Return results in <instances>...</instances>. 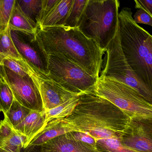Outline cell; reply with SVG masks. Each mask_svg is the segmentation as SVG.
<instances>
[{
    "instance_id": "obj_25",
    "label": "cell",
    "mask_w": 152,
    "mask_h": 152,
    "mask_svg": "<svg viewBox=\"0 0 152 152\" xmlns=\"http://www.w3.org/2000/svg\"><path fill=\"white\" fill-rule=\"evenodd\" d=\"M14 99L11 89L0 76V109L4 114L9 111Z\"/></svg>"
},
{
    "instance_id": "obj_7",
    "label": "cell",
    "mask_w": 152,
    "mask_h": 152,
    "mask_svg": "<svg viewBox=\"0 0 152 152\" xmlns=\"http://www.w3.org/2000/svg\"><path fill=\"white\" fill-rule=\"evenodd\" d=\"M48 76L74 93L91 91L97 79L86 69L61 55L48 56Z\"/></svg>"
},
{
    "instance_id": "obj_1",
    "label": "cell",
    "mask_w": 152,
    "mask_h": 152,
    "mask_svg": "<svg viewBox=\"0 0 152 152\" xmlns=\"http://www.w3.org/2000/svg\"><path fill=\"white\" fill-rule=\"evenodd\" d=\"M61 121L71 132L87 133L97 141L107 139L120 140L131 119L108 100L89 91L80 96L72 113Z\"/></svg>"
},
{
    "instance_id": "obj_19",
    "label": "cell",
    "mask_w": 152,
    "mask_h": 152,
    "mask_svg": "<svg viewBox=\"0 0 152 152\" xmlns=\"http://www.w3.org/2000/svg\"><path fill=\"white\" fill-rule=\"evenodd\" d=\"M88 0H73L64 26L78 28Z\"/></svg>"
},
{
    "instance_id": "obj_16",
    "label": "cell",
    "mask_w": 152,
    "mask_h": 152,
    "mask_svg": "<svg viewBox=\"0 0 152 152\" xmlns=\"http://www.w3.org/2000/svg\"><path fill=\"white\" fill-rule=\"evenodd\" d=\"M73 2V0H58L40 24L38 28L43 29L64 25Z\"/></svg>"
},
{
    "instance_id": "obj_5",
    "label": "cell",
    "mask_w": 152,
    "mask_h": 152,
    "mask_svg": "<svg viewBox=\"0 0 152 152\" xmlns=\"http://www.w3.org/2000/svg\"><path fill=\"white\" fill-rule=\"evenodd\" d=\"M91 92L111 102L131 119L152 120V104L115 78L99 75Z\"/></svg>"
},
{
    "instance_id": "obj_22",
    "label": "cell",
    "mask_w": 152,
    "mask_h": 152,
    "mask_svg": "<svg viewBox=\"0 0 152 152\" xmlns=\"http://www.w3.org/2000/svg\"><path fill=\"white\" fill-rule=\"evenodd\" d=\"M96 147L104 152H139L123 145L120 140L107 139L97 140Z\"/></svg>"
},
{
    "instance_id": "obj_13",
    "label": "cell",
    "mask_w": 152,
    "mask_h": 152,
    "mask_svg": "<svg viewBox=\"0 0 152 152\" xmlns=\"http://www.w3.org/2000/svg\"><path fill=\"white\" fill-rule=\"evenodd\" d=\"M46 113L31 111L22 122L14 127L15 130L25 137L24 149H26L32 140L46 126Z\"/></svg>"
},
{
    "instance_id": "obj_12",
    "label": "cell",
    "mask_w": 152,
    "mask_h": 152,
    "mask_svg": "<svg viewBox=\"0 0 152 152\" xmlns=\"http://www.w3.org/2000/svg\"><path fill=\"white\" fill-rule=\"evenodd\" d=\"M39 147V152H100L77 139L71 132L56 137Z\"/></svg>"
},
{
    "instance_id": "obj_2",
    "label": "cell",
    "mask_w": 152,
    "mask_h": 152,
    "mask_svg": "<svg viewBox=\"0 0 152 152\" xmlns=\"http://www.w3.org/2000/svg\"><path fill=\"white\" fill-rule=\"evenodd\" d=\"M36 40L47 55H61L82 66L98 79L105 50L79 28L54 26L39 29Z\"/></svg>"
},
{
    "instance_id": "obj_23",
    "label": "cell",
    "mask_w": 152,
    "mask_h": 152,
    "mask_svg": "<svg viewBox=\"0 0 152 152\" xmlns=\"http://www.w3.org/2000/svg\"><path fill=\"white\" fill-rule=\"evenodd\" d=\"M0 53L23 59L13 43L9 27L0 33Z\"/></svg>"
},
{
    "instance_id": "obj_21",
    "label": "cell",
    "mask_w": 152,
    "mask_h": 152,
    "mask_svg": "<svg viewBox=\"0 0 152 152\" xmlns=\"http://www.w3.org/2000/svg\"><path fill=\"white\" fill-rule=\"evenodd\" d=\"M31 111L15 99L9 111L4 114V116L10 124L15 127L23 121Z\"/></svg>"
},
{
    "instance_id": "obj_29",
    "label": "cell",
    "mask_w": 152,
    "mask_h": 152,
    "mask_svg": "<svg viewBox=\"0 0 152 152\" xmlns=\"http://www.w3.org/2000/svg\"><path fill=\"white\" fill-rule=\"evenodd\" d=\"M135 8L145 10L152 15V0H135Z\"/></svg>"
},
{
    "instance_id": "obj_32",
    "label": "cell",
    "mask_w": 152,
    "mask_h": 152,
    "mask_svg": "<svg viewBox=\"0 0 152 152\" xmlns=\"http://www.w3.org/2000/svg\"><path fill=\"white\" fill-rule=\"evenodd\" d=\"M100 152H101V151H100Z\"/></svg>"
},
{
    "instance_id": "obj_17",
    "label": "cell",
    "mask_w": 152,
    "mask_h": 152,
    "mask_svg": "<svg viewBox=\"0 0 152 152\" xmlns=\"http://www.w3.org/2000/svg\"><path fill=\"white\" fill-rule=\"evenodd\" d=\"M9 27L11 31L21 32L32 35L36 34L38 29L37 25L22 11L17 3L16 0Z\"/></svg>"
},
{
    "instance_id": "obj_30",
    "label": "cell",
    "mask_w": 152,
    "mask_h": 152,
    "mask_svg": "<svg viewBox=\"0 0 152 152\" xmlns=\"http://www.w3.org/2000/svg\"><path fill=\"white\" fill-rule=\"evenodd\" d=\"M25 152H39V151H37L36 150V147H34L29 148H26Z\"/></svg>"
},
{
    "instance_id": "obj_9",
    "label": "cell",
    "mask_w": 152,
    "mask_h": 152,
    "mask_svg": "<svg viewBox=\"0 0 152 152\" xmlns=\"http://www.w3.org/2000/svg\"><path fill=\"white\" fill-rule=\"evenodd\" d=\"M31 77L39 89L45 112L64 104L74 97L82 95L70 91L38 70H35Z\"/></svg>"
},
{
    "instance_id": "obj_20",
    "label": "cell",
    "mask_w": 152,
    "mask_h": 152,
    "mask_svg": "<svg viewBox=\"0 0 152 152\" xmlns=\"http://www.w3.org/2000/svg\"><path fill=\"white\" fill-rule=\"evenodd\" d=\"M42 0H16L23 12L39 27Z\"/></svg>"
},
{
    "instance_id": "obj_15",
    "label": "cell",
    "mask_w": 152,
    "mask_h": 152,
    "mask_svg": "<svg viewBox=\"0 0 152 152\" xmlns=\"http://www.w3.org/2000/svg\"><path fill=\"white\" fill-rule=\"evenodd\" d=\"M69 132L71 131L63 125L61 119L50 120L32 140L26 148L40 146L52 139Z\"/></svg>"
},
{
    "instance_id": "obj_6",
    "label": "cell",
    "mask_w": 152,
    "mask_h": 152,
    "mask_svg": "<svg viewBox=\"0 0 152 152\" xmlns=\"http://www.w3.org/2000/svg\"><path fill=\"white\" fill-rule=\"evenodd\" d=\"M101 75L115 78L133 88L146 100L152 104V90L137 76L130 67L122 50L119 28L106 48Z\"/></svg>"
},
{
    "instance_id": "obj_10",
    "label": "cell",
    "mask_w": 152,
    "mask_h": 152,
    "mask_svg": "<svg viewBox=\"0 0 152 152\" xmlns=\"http://www.w3.org/2000/svg\"><path fill=\"white\" fill-rule=\"evenodd\" d=\"M10 34L13 43L23 58L48 75V56L38 44L35 35L11 31Z\"/></svg>"
},
{
    "instance_id": "obj_8",
    "label": "cell",
    "mask_w": 152,
    "mask_h": 152,
    "mask_svg": "<svg viewBox=\"0 0 152 152\" xmlns=\"http://www.w3.org/2000/svg\"><path fill=\"white\" fill-rule=\"evenodd\" d=\"M0 76L7 83L19 104L31 111L45 112L39 89L31 76H20L1 66Z\"/></svg>"
},
{
    "instance_id": "obj_18",
    "label": "cell",
    "mask_w": 152,
    "mask_h": 152,
    "mask_svg": "<svg viewBox=\"0 0 152 152\" xmlns=\"http://www.w3.org/2000/svg\"><path fill=\"white\" fill-rule=\"evenodd\" d=\"M80 96L74 97L64 104L45 112L46 124L53 119H63L70 115L78 105Z\"/></svg>"
},
{
    "instance_id": "obj_4",
    "label": "cell",
    "mask_w": 152,
    "mask_h": 152,
    "mask_svg": "<svg viewBox=\"0 0 152 152\" xmlns=\"http://www.w3.org/2000/svg\"><path fill=\"white\" fill-rule=\"evenodd\" d=\"M118 0H88L78 28L105 50L118 29Z\"/></svg>"
},
{
    "instance_id": "obj_28",
    "label": "cell",
    "mask_w": 152,
    "mask_h": 152,
    "mask_svg": "<svg viewBox=\"0 0 152 152\" xmlns=\"http://www.w3.org/2000/svg\"><path fill=\"white\" fill-rule=\"evenodd\" d=\"M71 132L76 138L80 140V141L90 145L93 147L96 148V140L90 135L84 132Z\"/></svg>"
},
{
    "instance_id": "obj_14",
    "label": "cell",
    "mask_w": 152,
    "mask_h": 152,
    "mask_svg": "<svg viewBox=\"0 0 152 152\" xmlns=\"http://www.w3.org/2000/svg\"><path fill=\"white\" fill-rule=\"evenodd\" d=\"M25 137L18 134L6 117L0 125V152H21Z\"/></svg>"
},
{
    "instance_id": "obj_27",
    "label": "cell",
    "mask_w": 152,
    "mask_h": 152,
    "mask_svg": "<svg viewBox=\"0 0 152 152\" xmlns=\"http://www.w3.org/2000/svg\"><path fill=\"white\" fill-rule=\"evenodd\" d=\"M58 1V0H42L39 26Z\"/></svg>"
},
{
    "instance_id": "obj_33",
    "label": "cell",
    "mask_w": 152,
    "mask_h": 152,
    "mask_svg": "<svg viewBox=\"0 0 152 152\" xmlns=\"http://www.w3.org/2000/svg\"><path fill=\"white\" fill-rule=\"evenodd\" d=\"M0 110H1V109H0Z\"/></svg>"
},
{
    "instance_id": "obj_24",
    "label": "cell",
    "mask_w": 152,
    "mask_h": 152,
    "mask_svg": "<svg viewBox=\"0 0 152 152\" xmlns=\"http://www.w3.org/2000/svg\"><path fill=\"white\" fill-rule=\"evenodd\" d=\"M16 0H0V33L9 27Z\"/></svg>"
},
{
    "instance_id": "obj_3",
    "label": "cell",
    "mask_w": 152,
    "mask_h": 152,
    "mask_svg": "<svg viewBox=\"0 0 152 152\" xmlns=\"http://www.w3.org/2000/svg\"><path fill=\"white\" fill-rule=\"evenodd\" d=\"M122 50L137 76L152 90V36L133 20L131 9L124 7L118 16Z\"/></svg>"
},
{
    "instance_id": "obj_11",
    "label": "cell",
    "mask_w": 152,
    "mask_h": 152,
    "mask_svg": "<svg viewBox=\"0 0 152 152\" xmlns=\"http://www.w3.org/2000/svg\"><path fill=\"white\" fill-rule=\"evenodd\" d=\"M152 120L131 119L120 142L139 152H152Z\"/></svg>"
},
{
    "instance_id": "obj_31",
    "label": "cell",
    "mask_w": 152,
    "mask_h": 152,
    "mask_svg": "<svg viewBox=\"0 0 152 152\" xmlns=\"http://www.w3.org/2000/svg\"><path fill=\"white\" fill-rule=\"evenodd\" d=\"M1 111L0 110V113H1ZM1 121H0V125H1Z\"/></svg>"
},
{
    "instance_id": "obj_26",
    "label": "cell",
    "mask_w": 152,
    "mask_h": 152,
    "mask_svg": "<svg viewBox=\"0 0 152 152\" xmlns=\"http://www.w3.org/2000/svg\"><path fill=\"white\" fill-rule=\"evenodd\" d=\"M133 19L137 24H143L152 26V16L143 10H138L133 16Z\"/></svg>"
}]
</instances>
